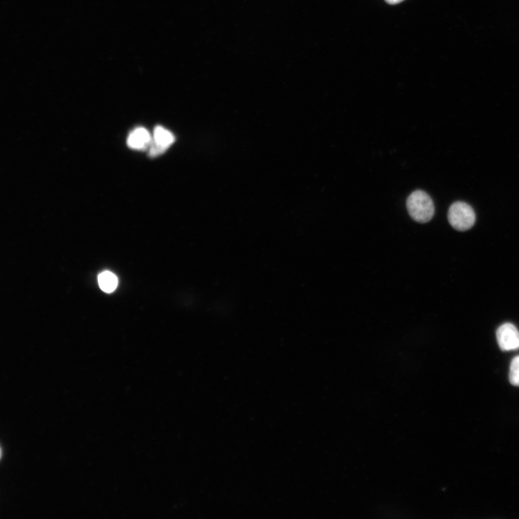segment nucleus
<instances>
[{
    "instance_id": "2",
    "label": "nucleus",
    "mask_w": 519,
    "mask_h": 519,
    "mask_svg": "<svg viewBox=\"0 0 519 519\" xmlns=\"http://www.w3.org/2000/svg\"><path fill=\"white\" fill-rule=\"evenodd\" d=\"M448 219L452 227L458 231L471 229L476 220L475 211L466 203L457 202L450 208Z\"/></svg>"
},
{
    "instance_id": "3",
    "label": "nucleus",
    "mask_w": 519,
    "mask_h": 519,
    "mask_svg": "<svg viewBox=\"0 0 519 519\" xmlns=\"http://www.w3.org/2000/svg\"><path fill=\"white\" fill-rule=\"evenodd\" d=\"M498 343L504 352L519 350V331L511 324L502 325L497 333Z\"/></svg>"
},
{
    "instance_id": "4",
    "label": "nucleus",
    "mask_w": 519,
    "mask_h": 519,
    "mask_svg": "<svg viewBox=\"0 0 519 519\" xmlns=\"http://www.w3.org/2000/svg\"><path fill=\"white\" fill-rule=\"evenodd\" d=\"M175 141V137L162 127H155L153 142L150 147V155L158 156L165 153Z\"/></svg>"
},
{
    "instance_id": "7",
    "label": "nucleus",
    "mask_w": 519,
    "mask_h": 519,
    "mask_svg": "<svg viewBox=\"0 0 519 519\" xmlns=\"http://www.w3.org/2000/svg\"><path fill=\"white\" fill-rule=\"evenodd\" d=\"M509 380L511 385L519 387V356L515 357L511 361Z\"/></svg>"
},
{
    "instance_id": "8",
    "label": "nucleus",
    "mask_w": 519,
    "mask_h": 519,
    "mask_svg": "<svg viewBox=\"0 0 519 519\" xmlns=\"http://www.w3.org/2000/svg\"><path fill=\"white\" fill-rule=\"evenodd\" d=\"M403 1L404 0H385V2L389 5H397Z\"/></svg>"
},
{
    "instance_id": "5",
    "label": "nucleus",
    "mask_w": 519,
    "mask_h": 519,
    "mask_svg": "<svg viewBox=\"0 0 519 519\" xmlns=\"http://www.w3.org/2000/svg\"><path fill=\"white\" fill-rule=\"evenodd\" d=\"M153 137L146 129L139 127L134 130L127 139L128 146L133 150L144 151L151 147Z\"/></svg>"
},
{
    "instance_id": "6",
    "label": "nucleus",
    "mask_w": 519,
    "mask_h": 519,
    "mask_svg": "<svg viewBox=\"0 0 519 519\" xmlns=\"http://www.w3.org/2000/svg\"><path fill=\"white\" fill-rule=\"evenodd\" d=\"M98 283L104 291L111 293L118 286V279L111 272L104 271L98 276Z\"/></svg>"
},
{
    "instance_id": "1",
    "label": "nucleus",
    "mask_w": 519,
    "mask_h": 519,
    "mask_svg": "<svg viewBox=\"0 0 519 519\" xmlns=\"http://www.w3.org/2000/svg\"><path fill=\"white\" fill-rule=\"evenodd\" d=\"M406 207L410 217L418 223H427L435 212L431 198L423 191L413 192L408 198Z\"/></svg>"
}]
</instances>
